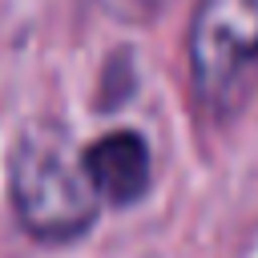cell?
Wrapping results in <instances>:
<instances>
[{"mask_svg":"<svg viewBox=\"0 0 258 258\" xmlns=\"http://www.w3.org/2000/svg\"><path fill=\"white\" fill-rule=\"evenodd\" d=\"M8 206L40 246H69L101 218V198L85 173L81 145L56 121H32L8 149Z\"/></svg>","mask_w":258,"mask_h":258,"instance_id":"6da1fadb","label":"cell"},{"mask_svg":"<svg viewBox=\"0 0 258 258\" xmlns=\"http://www.w3.org/2000/svg\"><path fill=\"white\" fill-rule=\"evenodd\" d=\"M185 73L198 113L214 125L234 121L258 97V0H198Z\"/></svg>","mask_w":258,"mask_h":258,"instance_id":"7a4b0ae2","label":"cell"},{"mask_svg":"<svg viewBox=\"0 0 258 258\" xmlns=\"http://www.w3.org/2000/svg\"><path fill=\"white\" fill-rule=\"evenodd\" d=\"M81 157L101 206L125 210L153 189V149L137 129H109L81 145Z\"/></svg>","mask_w":258,"mask_h":258,"instance_id":"3957f363","label":"cell"},{"mask_svg":"<svg viewBox=\"0 0 258 258\" xmlns=\"http://www.w3.org/2000/svg\"><path fill=\"white\" fill-rule=\"evenodd\" d=\"M165 4H173V0H97V8H101L105 16H113V20H121V24L153 20Z\"/></svg>","mask_w":258,"mask_h":258,"instance_id":"277c9868","label":"cell"}]
</instances>
